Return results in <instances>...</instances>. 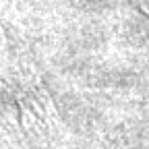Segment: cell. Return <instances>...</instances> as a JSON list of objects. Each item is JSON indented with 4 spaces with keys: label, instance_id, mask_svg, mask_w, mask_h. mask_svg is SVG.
I'll use <instances>...</instances> for the list:
<instances>
[{
    "label": "cell",
    "instance_id": "1",
    "mask_svg": "<svg viewBox=\"0 0 149 149\" xmlns=\"http://www.w3.org/2000/svg\"><path fill=\"white\" fill-rule=\"evenodd\" d=\"M137 2H139V6H141V10L149 17V0H137Z\"/></svg>",
    "mask_w": 149,
    "mask_h": 149
}]
</instances>
